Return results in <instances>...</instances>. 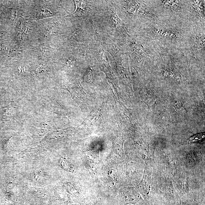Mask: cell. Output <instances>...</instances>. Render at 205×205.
I'll use <instances>...</instances> for the list:
<instances>
[{
	"label": "cell",
	"mask_w": 205,
	"mask_h": 205,
	"mask_svg": "<svg viewBox=\"0 0 205 205\" xmlns=\"http://www.w3.org/2000/svg\"><path fill=\"white\" fill-rule=\"evenodd\" d=\"M205 137L204 133H201L196 134V135L191 136L190 138L188 139L187 140V142L188 143L199 142V141H201V140L204 139Z\"/></svg>",
	"instance_id": "cell-1"
},
{
	"label": "cell",
	"mask_w": 205,
	"mask_h": 205,
	"mask_svg": "<svg viewBox=\"0 0 205 205\" xmlns=\"http://www.w3.org/2000/svg\"><path fill=\"white\" fill-rule=\"evenodd\" d=\"M75 4H76V10L74 13L78 12V10H81L82 11L84 10L85 8H86L87 2L86 1H75Z\"/></svg>",
	"instance_id": "cell-2"
}]
</instances>
